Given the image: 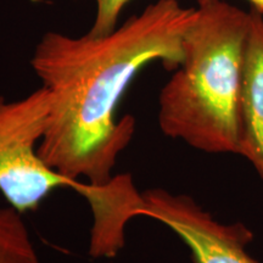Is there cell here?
<instances>
[{
	"instance_id": "6",
	"label": "cell",
	"mask_w": 263,
	"mask_h": 263,
	"mask_svg": "<svg viewBox=\"0 0 263 263\" xmlns=\"http://www.w3.org/2000/svg\"><path fill=\"white\" fill-rule=\"evenodd\" d=\"M0 263H41L24 213L10 205L0 209Z\"/></svg>"
},
{
	"instance_id": "4",
	"label": "cell",
	"mask_w": 263,
	"mask_h": 263,
	"mask_svg": "<svg viewBox=\"0 0 263 263\" xmlns=\"http://www.w3.org/2000/svg\"><path fill=\"white\" fill-rule=\"evenodd\" d=\"M139 217H150L176 233L195 263H257L246 251L254 234L241 223L216 221L193 197L164 189L143 193Z\"/></svg>"
},
{
	"instance_id": "1",
	"label": "cell",
	"mask_w": 263,
	"mask_h": 263,
	"mask_svg": "<svg viewBox=\"0 0 263 263\" xmlns=\"http://www.w3.org/2000/svg\"><path fill=\"white\" fill-rule=\"evenodd\" d=\"M195 14L179 0H156L105 35L45 33L31 59L51 100L42 159L68 179L110 183L136 132L133 116L117 117L118 104L146 65L179 67Z\"/></svg>"
},
{
	"instance_id": "7",
	"label": "cell",
	"mask_w": 263,
	"mask_h": 263,
	"mask_svg": "<svg viewBox=\"0 0 263 263\" xmlns=\"http://www.w3.org/2000/svg\"><path fill=\"white\" fill-rule=\"evenodd\" d=\"M130 0H95V16L89 29L91 35H105L118 26L121 14Z\"/></svg>"
},
{
	"instance_id": "3",
	"label": "cell",
	"mask_w": 263,
	"mask_h": 263,
	"mask_svg": "<svg viewBox=\"0 0 263 263\" xmlns=\"http://www.w3.org/2000/svg\"><path fill=\"white\" fill-rule=\"evenodd\" d=\"M50 105V94L43 85L17 100L0 97V193L25 215L35 211L55 190L72 189L90 205L94 223L111 222L126 202L127 184L122 177L115 176L106 185L72 180L39 155Z\"/></svg>"
},
{
	"instance_id": "2",
	"label": "cell",
	"mask_w": 263,
	"mask_h": 263,
	"mask_svg": "<svg viewBox=\"0 0 263 263\" xmlns=\"http://www.w3.org/2000/svg\"><path fill=\"white\" fill-rule=\"evenodd\" d=\"M182 64L159 97L164 136L209 154L240 153L239 105L250 11L197 0Z\"/></svg>"
},
{
	"instance_id": "5",
	"label": "cell",
	"mask_w": 263,
	"mask_h": 263,
	"mask_svg": "<svg viewBox=\"0 0 263 263\" xmlns=\"http://www.w3.org/2000/svg\"><path fill=\"white\" fill-rule=\"evenodd\" d=\"M240 153L263 180V14L250 10L239 105Z\"/></svg>"
}]
</instances>
